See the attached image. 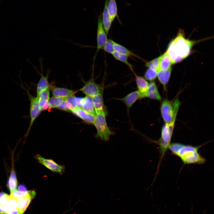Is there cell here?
<instances>
[{
    "label": "cell",
    "instance_id": "obj_15",
    "mask_svg": "<svg viewBox=\"0 0 214 214\" xmlns=\"http://www.w3.org/2000/svg\"><path fill=\"white\" fill-rule=\"evenodd\" d=\"M96 114L105 112V108L104 104L102 91L96 95L91 97Z\"/></svg>",
    "mask_w": 214,
    "mask_h": 214
},
{
    "label": "cell",
    "instance_id": "obj_40",
    "mask_svg": "<svg viewBox=\"0 0 214 214\" xmlns=\"http://www.w3.org/2000/svg\"><path fill=\"white\" fill-rule=\"evenodd\" d=\"M6 193L4 192H0V198L4 195Z\"/></svg>",
    "mask_w": 214,
    "mask_h": 214
},
{
    "label": "cell",
    "instance_id": "obj_12",
    "mask_svg": "<svg viewBox=\"0 0 214 214\" xmlns=\"http://www.w3.org/2000/svg\"><path fill=\"white\" fill-rule=\"evenodd\" d=\"M71 112L84 121L90 124H93L95 115L90 113L81 108L76 107Z\"/></svg>",
    "mask_w": 214,
    "mask_h": 214
},
{
    "label": "cell",
    "instance_id": "obj_30",
    "mask_svg": "<svg viewBox=\"0 0 214 214\" xmlns=\"http://www.w3.org/2000/svg\"><path fill=\"white\" fill-rule=\"evenodd\" d=\"M114 41L110 39H108L107 41L103 45L102 49L106 52L111 54L114 51Z\"/></svg>",
    "mask_w": 214,
    "mask_h": 214
},
{
    "label": "cell",
    "instance_id": "obj_3",
    "mask_svg": "<svg viewBox=\"0 0 214 214\" xmlns=\"http://www.w3.org/2000/svg\"><path fill=\"white\" fill-rule=\"evenodd\" d=\"M180 102L176 99L173 104L170 101L165 100L162 102L160 106V112L165 123L170 124L175 122Z\"/></svg>",
    "mask_w": 214,
    "mask_h": 214
},
{
    "label": "cell",
    "instance_id": "obj_11",
    "mask_svg": "<svg viewBox=\"0 0 214 214\" xmlns=\"http://www.w3.org/2000/svg\"><path fill=\"white\" fill-rule=\"evenodd\" d=\"M135 77L138 91L139 92L140 99L146 97L148 83L143 77L138 75L134 72H133Z\"/></svg>",
    "mask_w": 214,
    "mask_h": 214
},
{
    "label": "cell",
    "instance_id": "obj_2",
    "mask_svg": "<svg viewBox=\"0 0 214 214\" xmlns=\"http://www.w3.org/2000/svg\"><path fill=\"white\" fill-rule=\"evenodd\" d=\"M202 146H194L179 143L171 144L169 149L174 155L179 157L184 164H204L205 159L198 152Z\"/></svg>",
    "mask_w": 214,
    "mask_h": 214
},
{
    "label": "cell",
    "instance_id": "obj_7",
    "mask_svg": "<svg viewBox=\"0 0 214 214\" xmlns=\"http://www.w3.org/2000/svg\"><path fill=\"white\" fill-rule=\"evenodd\" d=\"M37 162L51 171L62 175L65 172V167L64 165L58 163L52 159L45 158L39 154L34 156Z\"/></svg>",
    "mask_w": 214,
    "mask_h": 214
},
{
    "label": "cell",
    "instance_id": "obj_9",
    "mask_svg": "<svg viewBox=\"0 0 214 214\" xmlns=\"http://www.w3.org/2000/svg\"><path fill=\"white\" fill-rule=\"evenodd\" d=\"M28 192L26 196L16 199L17 208L20 212V214H23L36 196V192L35 190H30Z\"/></svg>",
    "mask_w": 214,
    "mask_h": 214
},
{
    "label": "cell",
    "instance_id": "obj_27",
    "mask_svg": "<svg viewBox=\"0 0 214 214\" xmlns=\"http://www.w3.org/2000/svg\"><path fill=\"white\" fill-rule=\"evenodd\" d=\"M160 56L146 63L145 66L157 72L159 69Z\"/></svg>",
    "mask_w": 214,
    "mask_h": 214
},
{
    "label": "cell",
    "instance_id": "obj_10",
    "mask_svg": "<svg viewBox=\"0 0 214 214\" xmlns=\"http://www.w3.org/2000/svg\"><path fill=\"white\" fill-rule=\"evenodd\" d=\"M102 89L92 78L85 82L84 86L80 89V90L86 96L92 97L102 91L103 90Z\"/></svg>",
    "mask_w": 214,
    "mask_h": 214
},
{
    "label": "cell",
    "instance_id": "obj_32",
    "mask_svg": "<svg viewBox=\"0 0 214 214\" xmlns=\"http://www.w3.org/2000/svg\"><path fill=\"white\" fill-rule=\"evenodd\" d=\"M38 99L45 100L48 101L50 98V92L49 90L46 89L43 90L37 96Z\"/></svg>",
    "mask_w": 214,
    "mask_h": 214
},
{
    "label": "cell",
    "instance_id": "obj_5",
    "mask_svg": "<svg viewBox=\"0 0 214 214\" xmlns=\"http://www.w3.org/2000/svg\"><path fill=\"white\" fill-rule=\"evenodd\" d=\"M106 114L105 112L96 113L93 124L97 131L96 137L107 141L109 140L112 133L107 125Z\"/></svg>",
    "mask_w": 214,
    "mask_h": 214
},
{
    "label": "cell",
    "instance_id": "obj_25",
    "mask_svg": "<svg viewBox=\"0 0 214 214\" xmlns=\"http://www.w3.org/2000/svg\"><path fill=\"white\" fill-rule=\"evenodd\" d=\"M17 183L15 173L14 170H12L7 183V187L11 193L16 190Z\"/></svg>",
    "mask_w": 214,
    "mask_h": 214
},
{
    "label": "cell",
    "instance_id": "obj_35",
    "mask_svg": "<svg viewBox=\"0 0 214 214\" xmlns=\"http://www.w3.org/2000/svg\"><path fill=\"white\" fill-rule=\"evenodd\" d=\"M83 99V97H75V105L77 107L81 108Z\"/></svg>",
    "mask_w": 214,
    "mask_h": 214
},
{
    "label": "cell",
    "instance_id": "obj_17",
    "mask_svg": "<svg viewBox=\"0 0 214 214\" xmlns=\"http://www.w3.org/2000/svg\"><path fill=\"white\" fill-rule=\"evenodd\" d=\"M76 92V91L73 90L58 87L54 88L52 90L53 96L63 98H67Z\"/></svg>",
    "mask_w": 214,
    "mask_h": 214
},
{
    "label": "cell",
    "instance_id": "obj_6",
    "mask_svg": "<svg viewBox=\"0 0 214 214\" xmlns=\"http://www.w3.org/2000/svg\"><path fill=\"white\" fill-rule=\"evenodd\" d=\"M23 87L27 92L30 100V121L29 127L25 135V136L26 137L29 134L34 121L40 114L42 111L39 105L38 97L32 96L25 89V87Z\"/></svg>",
    "mask_w": 214,
    "mask_h": 214
},
{
    "label": "cell",
    "instance_id": "obj_31",
    "mask_svg": "<svg viewBox=\"0 0 214 214\" xmlns=\"http://www.w3.org/2000/svg\"><path fill=\"white\" fill-rule=\"evenodd\" d=\"M74 95H71L67 97L65 103L66 106L70 111H71L76 108L75 105Z\"/></svg>",
    "mask_w": 214,
    "mask_h": 214
},
{
    "label": "cell",
    "instance_id": "obj_4",
    "mask_svg": "<svg viewBox=\"0 0 214 214\" xmlns=\"http://www.w3.org/2000/svg\"><path fill=\"white\" fill-rule=\"evenodd\" d=\"M175 122L165 123L162 127L161 136L157 141L159 146L160 157L162 158L171 144Z\"/></svg>",
    "mask_w": 214,
    "mask_h": 214
},
{
    "label": "cell",
    "instance_id": "obj_28",
    "mask_svg": "<svg viewBox=\"0 0 214 214\" xmlns=\"http://www.w3.org/2000/svg\"><path fill=\"white\" fill-rule=\"evenodd\" d=\"M16 199L10 195V198L6 206L4 209L5 212L17 209Z\"/></svg>",
    "mask_w": 214,
    "mask_h": 214
},
{
    "label": "cell",
    "instance_id": "obj_8",
    "mask_svg": "<svg viewBox=\"0 0 214 214\" xmlns=\"http://www.w3.org/2000/svg\"><path fill=\"white\" fill-rule=\"evenodd\" d=\"M106 34L103 26L102 13L97 15V49L96 55L102 48L108 40Z\"/></svg>",
    "mask_w": 214,
    "mask_h": 214
},
{
    "label": "cell",
    "instance_id": "obj_21",
    "mask_svg": "<svg viewBox=\"0 0 214 214\" xmlns=\"http://www.w3.org/2000/svg\"><path fill=\"white\" fill-rule=\"evenodd\" d=\"M108 8L110 17L112 22L116 18H119L116 0H108Z\"/></svg>",
    "mask_w": 214,
    "mask_h": 214
},
{
    "label": "cell",
    "instance_id": "obj_36",
    "mask_svg": "<svg viewBox=\"0 0 214 214\" xmlns=\"http://www.w3.org/2000/svg\"><path fill=\"white\" fill-rule=\"evenodd\" d=\"M59 109L67 111H70L67 108L66 104L65 101L63 102L58 108Z\"/></svg>",
    "mask_w": 214,
    "mask_h": 214
},
{
    "label": "cell",
    "instance_id": "obj_19",
    "mask_svg": "<svg viewBox=\"0 0 214 214\" xmlns=\"http://www.w3.org/2000/svg\"><path fill=\"white\" fill-rule=\"evenodd\" d=\"M41 71L42 73L41 74L40 78L37 85V96L43 90L48 89L50 86L48 80L49 71L45 76L44 75L43 71Z\"/></svg>",
    "mask_w": 214,
    "mask_h": 214
},
{
    "label": "cell",
    "instance_id": "obj_22",
    "mask_svg": "<svg viewBox=\"0 0 214 214\" xmlns=\"http://www.w3.org/2000/svg\"><path fill=\"white\" fill-rule=\"evenodd\" d=\"M172 64L171 61L166 52L162 55L160 56L159 69L158 70H166L171 67Z\"/></svg>",
    "mask_w": 214,
    "mask_h": 214
},
{
    "label": "cell",
    "instance_id": "obj_14",
    "mask_svg": "<svg viewBox=\"0 0 214 214\" xmlns=\"http://www.w3.org/2000/svg\"><path fill=\"white\" fill-rule=\"evenodd\" d=\"M108 0H105L104 8L102 14L103 24L107 35L109 33L112 22L110 17L108 10Z\"/></svg>",
    "mask_w": 214,
    "mask_h": 214
},
{
    "label": "cell",
    "instance_id": "obj_38",
    "mask_svg": "<svg viewBox=\"0 0 214 214\" xmlns=\"http://www.w3.org/2000/svg\"><path fill=\"white\" fill-rule=\"evenodd\" d=\"M5 213L6 214H20V212L17 209L6 211Z\"/></svg>",
    "mask_w": 214,
    "mask_h": 214
},
{
    "label": "cell",
    "instance_id": "obj_20",
    "mask_svg": "<svg viewBox=\"0 0 214 214\" xmlns=\"http://www.w3.org/2000/svg\"><path fill=\"white\" fill-rule=\"evenodd\" d=\"M81 108L90 113L96 114L92 100L90 97L86 96L83 98Z\"/></svg>",
    "mask_w": 214,
    "mask_h": 214
},
{
    "label": "cell",
    "instance_id": "obj_33",
    "mask_svg": "<svg viewBox=\"0 0 214 214\" xmlns=\"http://www.w3.org/2000/svg\"><path fill=\"white\" fill-rule=\"evenodd\" d=\"M10 198V195L6 193L0 198V207L4 211V209L9 200Z\"/></svg>",
    "mask_w": 214,
    "mask_h": 214
},
{
    "label": "cell",
    "instance_id": "obj_13",
    "mask_svg": "<svg viewBox=\"0 0 214 214\" xmlns=\"http://www.w3.org/2000/svg\"><path fill=\"white\" fill-rule=\"evenodd\" d=\"M140 99V94L139 92L135 91L128 94L124 97L119 99L125 105L128 111L134 103L138 99Z\"/></svg>",
    "mask_w": 214,
    "mask_h": 214
},
{
    "label": "cell",
    "instance_id": "obj_26",
    "mask_svg": "<svg viewBox=\"0 0 214 214\" xmlns=\"http://www.w3.org/2000/svg\"><path fill=\"white\" fill-rule=\"evenodd\" d=\"M67 98L54 96L51 97L48 100L50 107L58 108L63 102L66 100Z\"/></svg>",
    "mask_w": 214,
    "mask_h": 214
},
{
    "label": "cell",
    "instance_id": "obj_1",
    "mask_svg": "<svg viewBox=\"0 0 214 214\" xmlns=\"http://www.w3.org/2000/svg\"><path fill=\"white\" fill-rule=\"evenodd\" d=\"M195 42L186 38L183 31H179L169 43L166 51L172 64L180 62L188 56Z\"/></svg>",
    "mask_w": 214,
    "mask_h": 214
},
{
    "label": "cell",
    "instance_id": "obj_37",
    "mask_svg": "<svg viewBox=\"0 0 214 214\" xmlns=\"http://www.w3.org/2000/svg\"><path fill=\"white\" fill-rule=\"evenodd\" d=\"M18 189L19 191L21 192H26L28 191L26 187L22 185H20L18 187Z\"/></svg>",
    "mask_w": 214,
    "mask_h": 214
},
{
    "label": "cell",
    "instance_id": "obj_24",
    "mask_svg": "<svg viewBox=\"0 0 214 214\" xmlns=\"http://www.w3.org/2000/svg\"><path fill=\"white\" fill-rule=\"evenodd\" d=\"M111 54L115 59L125 64L129 67L133 72H134L132 65L128 61V56L115 51Z\"/></svg>",
    "mask_w": 214,
    "mask_h": 214
},
{
    "label": "cell",
    "instance_id": "obj_23",
    "mask_svg": "<svg viewBox=\"0 0 214 214\" xmlns=\"http://www.w3.org/2000/svg\"><path fill=\"white\" fill-rule=\"evenodd\" d=\"M114 48L115 51L127 55L128 57L132 56L140 58L130 51L115 41L114 42Z\"/></svg>",
    "mask_w": 214,
    "mask_h": 214
},
{
    "label": "cell",
    "instance_id": "obj_18",
    "mask_svg": "<svg viewBox=\"0 0 214 214\" xmlns=\"http://www.w3.org/2000/svg\"><path fill=\"white\" fill-rule=\"evenodd\" d=\"M171 67L165 70H158L157 72V76L160 82L163 85L165 89L169 80L171 72Z\"/></svg>",
    "mask_w": 214,
    "mask_h": 214
},
{
    "label": "cell",
    "instance_id": "obj_29",
    "mask_svg": "<svg viewBox=\"0 0 214 214\" xmlns=\"http://www.w3.org/2000/svg\"><path fill=\"white\" fill-rule=\"evenodd\" d=\"M157 76V71L149 68L146 70L144 74V78L151 81L156 79Z\"/></svg>",
    "mask_w": 214,
    "mask_h": 214
},
{
    "label": "cell",
    "instance_id": "obj_34",
    "mask_svg": "<svg viewBox=\"0 0 214 214\" xmlns=\"http://www.w3.org/2000/svg\"><path fill=\"white\" fill-rule=\"evenodd\" d=\"M28 191H29L26 192H21L16 190L11 193L10 195L14 198L16 199L20 197L26 196L28 195Z\"/></svg>",
    "mask_w": 214,
    "mask_h": 214
},
{
    "label": "cell",
    "instance_id": "obj_16",
    "mask_svg": "<svg viewBox=\"0 0 214 214\" xmlns=\"http://www.w3.org/2000/svg\"><path fill=\"white\" fill-rule=\"evenodd\" d=\"M146 97L158 100H161V97L155 82L152 81L148 83Z\"/></svg>",
    "mask_w": 214,
    "mask_h": 214
},
{
    "label": "cell",
    "instance_id": "obj_39",
    "mask_svg": "<svg viewBox=\"0 0 214 214\" xmlns=\"http://www.w3.org/2000/svg\"><path fill=\"white\" fill-rule=\"evenodd\" d=\"M0 214H6L5 212L0 207Z\"/></svg>",
    "mask_w": 214,
    "mask_h": 214
}]
</instances>
